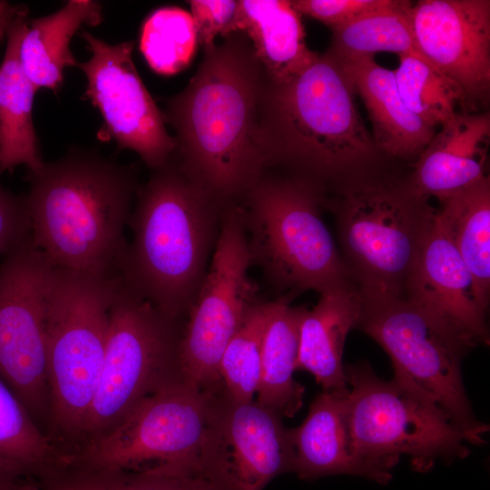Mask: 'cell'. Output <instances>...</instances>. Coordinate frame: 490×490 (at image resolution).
Segmentation results:
<instances>
[{"label":"cell","instance_id":"obj_24","mask_svg":"<svg viewBox=\"0 0 490 490\" xmlns=\"http://www.w3.org/2000/svg\"><path fill=\"white\" fill-rule=\"evenodd\" d=\"M103 20L102 5L93 0H69L56 12L31 20L19 47L24 74L34 87L56 93L64 83L65 67L77 65L70 43L79 28Z\"/></svg>","mask_w":490,"mask_h":490},{"label":"cell","instance_id":"obj_4","mask_svg":"<svg viewBox=\"0 0 490 490\" xmlns=\"http://www.w3.org/2000/svg\"><path fill=\"white\" fill-rule=\"evenodd\" d=\"M355 93L343 64L328 52L289 82L274 83L266 74L258 131L266 170L279 169L325 186L370 164L377 149Z\"/></svg>","mask_w":490,"mask_h":490},{"label":"cell","instance_id":"obj_20","mask_svg":"<svg viewBox=\"0 0 490 490\" xmlns=\"http://www.w3.org/2000/svg\"><path fill=\"white\" fill-rule=\"evenodd\" d=\"M335 57L343 64L365 103L377 151L404 159L418 157L435 135V128L404 104L394 71L378 64L373 55Z\"/></svg>","mask_w":490,"mask_h":490},{"label":"cell","instance_id":"obj_1","mask_svg":"<svg viewBox=\"0 0 490 490\" xmlns=\"http://www.w3.org/2000/svg\"><path fill=\"white\" fill-rule=\"evenodd\" d=\"M204 50L195 74L162 112L175 131L173 155L216 199L238 203L266 171L258 142L266 76L241 31Z\"/></svg>","mask_w":490,"mask_h":490},{"label":"cell","instance_id":"obj_34","mask_svg":"<svg viewBox=\"0 0 490 490\" xmlns=\"http://www.w3.org/2000/svg\"><path fill=\"white\" fill-rule=\"evenodd\" d=\"M393 0H293V8L301 15L314 18L331 29L363 15L389 5Z\"/></svg>","mask_w":490,"mask_h":490},{"label":"cell","instance_id":"obj_18","mask_svg":"<svg viewBox=\"0 0 490 490\" xmlns=\"http://www.w3.org/2000/svg\"><path fill=\"white\" fill-rule=\"evenodd\" d=\"M489 138V113H458L419 154L407 186L441 201L474 185L486 176Z\"/></svg>","mask_w":490,"mask_h":490},{"label":"cell","instance_id":"obj_32","mask_svg":"<svg viewBox=\"0 0 490 490\" xmlns=\"http://www.w3.org/2000/svg\"><path fill=\"white\" fill-rule=\"evenodd\" d=\"M277 299L259 301L248 311L228 342L220 362V374L230 397L250 401L257 393L263 336Z\"/></svg>","mask_w":490,"mask_h":490},{"label":"cell","instance_id":"obj_15","mask_svg":"<svg viewBox=\"0 0 490 490\" xmlns=\"http://www.w3.org/2000/svg\"><path fill=\"white\" fill-rule=\"evenodd\" d=\"M203 463L235 490H263L275 477L294 472L290 428L258 401H237L223 387L216 396Z\"/></svg>","mask_w":490,"mask_h":490},{"label":"cell","instance_id":"obj_36","mask_svg":"<svg viewBox=\"0 0 490 490\" xmlns=\"http://www.w3.org/2000/svg\"><path fill=\"white\" fill-rule=\"evenodd\" d=\"M0 490H40L35 481L25 478L0 461Z\"/></svg>","mask_w":490,"mask_h":490},{"label":"cell","instance_id":"obj_26","mask_svg":"<svg viewBox=\"0 0 490 490\" xmlns=\"http://www.w3.org/2000/svg\"><path fill=\"white\" fill-rule=\"evenodd\" d=\"M437 217L473 280L479 306L486 312L490 294V180L440 201Z\"/></svg>","mask_w":490,"mask_h":490},{"label":"cell","instance_id":"obj_7","mask_svg":"<svg viewBox=\"0 0 490 490\" xmlns=\"http://www.w3.org/2000/svg\"><path fill=\"white\" fill-rule=\"evenodd\" d=\"M343 260L363 300L406 298L436 209L407 186L358 180L329 206Z\"/></svg>","mask_w":490,"mask_h":490},{"label":"cell","instance_id":"obj_21","mask_svg":"<svg viewBox=\"0 0 490 490\" xmlns=\"http://www.w3.org/2000/svg\"><path fill=\"white\" fill-rule=\"evenodd\" d=\"M319 295L317 305L306 309L300 323L296 370L311 373L324 391L347 392L343 349L348 332L358 322L362 299L355 286Z\"/></svg>","mask_w":490,"mask_h":490},{"label":"cell","instance_id":"obj_25","mask_svg":"<svg viewBox=\"0 0 490 490\" xmlns=\"http://www.w3.org/2000/svg\"><path fill=\"white\" fill-rule=\"evenodd\" d=\"M276 299L263 336L257 401L281 417H292L301 408L305 392L293 378V372L306 308L291 306L289 294Z\"/></svg>","mask_w":490,"mask_h":490},{"label":"cell","instance_id":"obj_30","mask_svg":"<svg viewBox=\"0 0 490 490\" xmlns=\"http://www.w3.org/2000/svg\"><path fill=\"white\" fill-rule=\"evenodd\" d=\"M399 96L407 108L432 128L445 125L467 104L460 86L423 57L399 56L394 71Z\"/></svg>","mask_w":490,"mask_h":490},{"label":"cell","instance_id":"obj_14","mask_svg":"<svg viewBox=\"0 0 490 490\" xmlns=\"http://www.w3.org/2000/svg\"><path fill=\"white\" fill-rule=\"evenodd\" d=\"M80 36L91 54L76 65L87 79L83 99L99 110L103 121L97 139L135 152L151 170L163 166L176 149V140L138 74L133 41L110 44L87 31Z\"/></svg>","mask_w":490,"mask_h":490},{"label":"cell","instance_id":"obj_9","mask_svg":"<svg viewBox=\"0 0 490 490\" xmlns=\"http://www.w3.org/2000/svg\"><path fill=\"white\" fill-rule=\"evenodd\" d=\"M350 446L365 462L391 472L402 455L420 472L469 454V437L433 402L367 362L344 367Z\"/></svg>","mask_w":490,"mask_h":490},{"label":"cell","instance_id":"obj_37","mask_svg":"<svg viewBox=\"0 0 490 490\" xmlns=\"http://www.w3.org/2000/svg\"><path fill=\"white\" fill-rule=\"evenodd\" d=\"M24 5H12L7 1L0 0V27L8 25Z\"/></svg>","mask_w":490,"mask_h":490},{"label":"cell","instance_id":"obj_16","mask_svg":"<svg viewBox=\"0 0 490 490\" xmlns=\"http://www.w3.org/2000/svg\"><path fill=\"white\" fill-rule=\"evenodd\" d=\"M410 21L419 54L455 81L466 103H485L490 91V1L420 0Z\"/></svg>","mask_w":490,"mask_h":490},{"label":"cell","instance_id":"obj_38","mask_svg":"<svg viewBox=\"0 0 490 490\" xmlns=\"http://www.w3.org/2000/svg\"><path fill=\"white\" fill-rule=\"evenodd\" d=\"M8 25H5V26L0 27V40L2 39L4 34H5V32H6V29L8 27Z\"/></svg>","mask_w":490,"mask_h":490},{"label":"cell","instance_id":"obj_8","mask_svg":"<svg viewBox=\"0 0 490 490\" xmlns=\"http://www.w3.org/2000/svg\"><path fill=\"white\" fill-rule=\"evenodd\" d=\"M185 322L161 311L120 277L99 382L74 450L106 435L150 396L183 378L180 349Z\"/></svg>","mask_w":490,"mask_h":490},{"label":"cell","instance_id":"obj_12","mask_svg":"<svg viewBox=\"0 0 490 490\" xmlns=\"http://www.w3.org/2000/svg\"><path fill=\"white\" fill-rule=\"evenodd\" d=\"M53 274L54 267L31 235L0 264V378L45 434L50 407L46 330Z\"/></svg>","mask_w":490,"mask_h":490},{"label":"cell","instance_id":"obj_3","mask_svg":"<svg viewBox=\"0 0 490 490\" xmlns=\"http://www.w3.org/2000/svg\"><path fill=\"white\" fill-rule=\"evenodd\" d=\"M172 154L138 187L132 233L119 266L122 282L172 318H187L207 274L224 211Z\"/></svg>","mask_w":490,"mask_h":490},{"label":"cell","instance_id":"obj_35","mask_svg":"<svg viewBox=\"0 0 490 490\" xmlns=\"http://www.w3.org/2000/svg\"><path fill=\"white\" fill-rule=\"evenodd\" d=\"M31 235L25 196L10 191L0 181V257Z\"/></svg>","mask_w":490,"mask_h":490},{"label":"cell","instance_id":"obj_5","mask_svg":"<svg viewBox=\"0 0 490 490\" xmlns=\"http://www.w3.org/2000/svg\"><path fill=\"white\" fill-rule=\"evenodd\" d=\"M324 192L306 177L266 170L238 202L250 264L280 292L356 287L322 219Z\"/></svg>","mask_w":490,"mask_h":490},{"label":"cell","instance_id":"obj_17","mask_svg":"<svg viewBox=\"0 0 490 490\" xmlns=\"http://www.w3.org/2000/svg\"><path fill=\"white\" fill-rule=\"evenodd\" d=\"M405 299L473 344L486 343V312L476 300L471 276L437 213Z\"/></svg>","mask_w":490,"mask_h":490},{"label":"cell","instance_id":"obj_11","mask_svg":"<svg viewBox=\"0 0 490 490\" xmlns=\"http://www.w3.org/2000/svg\"><path fill=\"white\" fill-rule=\"evenodd\" d=\"M184 378L141 403L106 435L65 455V466L83 469H182L202 461L217 394Z\"/></svg>","mask_w":490,"mask_h":490},{"label":"cell","instance_id":"obj_31","mask_svg":"<svg viewBox=\"0 0 490 490\" xmlns=\"http://www.w3.org/2000/svg\"><path fill=\"white\" fill-rule=\"evenodd\" d=\"M198 44L191 13L177 6H162L142 22L139 47L150 68L172 75L191 62Z\"/></svg>","mask_w":490,"mask_h":490},{"label":"cell","instance_id":"obj_6","mask_svg":"<svg viewBox=\"0 0 490 490\" xmlns=\"http://www.w3.org/2000/svg\"><path fill=\"white\" fill-rule=\"evenodd\" d=\"M119 281V275L95 276L54 267L46 330V433L64 454L76 447L97 388Z\"/></svg>","mask_w":490,"mask_h":490},{"label":"cell","instance_id":"obj_27","mask_svg":"<svg viewBox=\"0 0 490 490\" xmlns=\"http://www.w3.org/2000/svg\"><path fill=\"white\" fill-rule=\"evenodd\" d=\"M36 483L40 490H235L204 466L134 471L64 466Z\"/></svg>","mask_w":490,"mask_h":490},{"label":"cell","instance_id":"obj_29","mask_svg":"<svg viewBox=\"0 0 490 490\" xmlns=\"http://www.w3.org/2000/svg\"><path fill=\"white\" fill-rule=\"evenodd\" d=\"M411 5L409 1L393 0L384 8L333 28L327 52L338 57L374 56L377 52L423 57L412 31Z\"/></svg>","mask_w":490,"mask_h":490},{"label":"cell","instance_id":"obj_19","mask_svg":"<svg viewBox=\"0 0 490 490\" xmlns=\"http://www.w3.org/2000/svg\"><path fill=\"white\" fill-rule=\"evenodd\" d=\"M348 391H323L311 403L302 424L290 428L294 473L304 480L346 474L386 485L391 472L363 461L352 451L345 416Z\"/></svg>","mask_w":490,"mask_h":490},{"label":"cell","instance_id":"obj_22","mask_svg":"<svg viewBox=\"0 0 490 490\" xmlns=\"http://www.w3.org/2000/svg\"><path fill=\"white\" fill-rule=\"evenodd\" d=\"M27 13L24 5L5 32L6 47L0 65V173H12L19 165L34 171L44 163L33 121L38 90L19 58L20 43L29 24Z\"/></svg>","mask_w":490,"mask_h":490},{"label":"cell","instance_id":"obj_23","mask_svg":"<svg viewBox=\"0 0 490 490\" xmlns=\"http://www.w3.org/2000/svg\"><path fill=\"white\" fill-rule=\"evenodd\" d=\"M300 16L291 1L239 0L237 29L274 83L289 82L318 56L307 45Z\"/></svg>","mask_w":490,"mask_h":490},{"label":"cell","instance_id":"obj_10","mask_svg":"<svg viewBox=\"0 0 490 490\" xmlns=\"http://www.w3.org/2000/svg\"><path fill=\"white\" fill-rule=\"evenodd\" d=\"M389 356L394 378L438 407L470 439L485 443L461 374L471 341L404 298L363 300L357 327Z\"/></svg>","mask_w":490,"mask_h":490},{"label":"cell","instance_id":"obj_33","mask_svg":"<svg viewBox=\"0 0 490 490\" xmlns=\"http://www.w3.org/2000/svg\"><path fill=\"white\" fill-rule=\"evenodd\" d=\"M191 7L198 44L203 50L212 48L218 35L226 36L238 32L239 0H191Z\"/></svg>","mask_w":490,"mask_h":490},{"label":"cell","instance_id":"obj_28","mask_svg":"<svg viewBox=\"0 0 490 490\" xmlns=\"http://www.w3.org/2000/svg\"><path fill=\"white\" fill-rule=\"evenodd\" d=\"M64 456L0 378V461L37 482L63 466Z\"/></svg>","mask_w":490,"mask_h":490},{"label":"cell","instance_id":"obj_13","mask_svg":"<svg viewBox=\"0 0 490 490\" xmlns=\"http://www.w3.org/2000/svg\"><path fill=\"white\" fill-rule=\"evenodd\" d=\"M247 235L239 203L223 213L211 263L185 322L181 367L188 383L206 390L223 387V351L250 309L260 301L250 279Z\"/></svg>","mask_w":490,"mask_h":490},{"label":"cell","instance_id":"obj_2","mask_svg":"<svg viewBox=\"0 0 490 490\" xmlns=\"http://www.w3.org/2000/svg\"><path fill=\"white\" fill-rule=\"evenodd\" d=\"M136 173L132 164L80 147L28 171L32 240L53 267L119 275Z\"/></svg>","mask_w":490,"mask_h":490}]
</instances>
